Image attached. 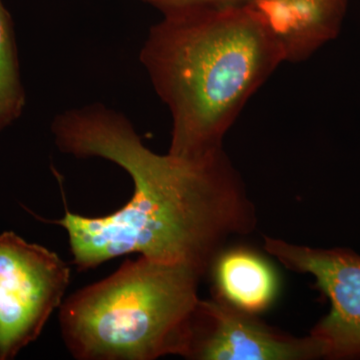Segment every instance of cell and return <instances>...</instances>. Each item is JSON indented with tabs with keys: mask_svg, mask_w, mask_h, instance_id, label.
Returning a JSON list of instances; mask_svg holds the SVG:
<instances>
[{
	"mask_svg": "<svg viewBox=\"0 0 360 360\" xmlns=\"http://www.w3.org/2000/svg\"><path fill=\"white\" fill-rule=\"evenodd\" d=\"M139 61L172 117L168 153L198 156L224 148L251 96L286 59L264 15L245 6L163 14Z\"/></svg>",
	"mask_w": 360,
	"mask_h": 360,
	"instance_id": "cell-2",
	"label": "cell"
},
{
	"mask_svg": "<svg viewBox=\"0 0 360 360\" xmlns=\"http://www.w3.org/2000/svg\"><path fill=\"white\" fill-rule=\"evenodd\" d=\"M347 0H257L255 8L271 26L286 63H300L335 34Z\"/></svg>",
	"mask_w": 360,
	"mask_h": 360,
	"instance_id": "cell-7",
	"label": "cell"
},
{
	"mask_svg": "<svg viewBox=\"0 0 360 360\" xmlns=\"http://www.w3.org/2000/svg\"><path fill=\"white\" fill-rule=\"evenodd\" d=\"M70 269L53 251L13 231L0 233V360L39 338L63 304Z\"/></svg>",
	"mask_w": 360,
	"mask_h": 360,
	"instance_id": "cell-4",
	"label": "cell"
},
{
	"mask_svg": "<svg viewBox=\"0 0 360 360\" xmlns=\"http://www.w3.org/2000/svg\"><path fill=\"white\" fill-rule=\"evenodd\" d=\"M202 274L186 264L141 257L71 295L59 321L79 360L188 357Z\"/></svg>",
	"mask_w": 360,
	"mask_h": 360,
	"instance_id": "cell-3",
	"label": "cell"
},
{
	"mask_svg": "<svg viewBox=\"0 0 360 360\" xmlns=\"http://www.w3.org/2000/svg\"><path fill=\"white\" fill-rule=\"evenodd\" d=\"M51 134L61 153L110 161L134 184L117 212L85 217L65 207V217L52 221L68 231L78 271L141 253L203 276L227 239L250 233L257 224L255 206L224 148L198 156L158 155L127 115L103 103L58 113Z\"/></svg>",
	"mask_w": 360,
	"mask_h": 360,
	"instance_id": "cell-1",
	"label": "cell"
},
{
	"mask_svg": "<svg viewBox=\"0 0 360 360\" xmlns=\"http://www.w3.org/2000/svg\"><path fill=\"white\" fill-rule=\"evenodd\" d=\"M264 248L286 269L311 274L330 302V312L312 330L324 359L360 356V257L265 238Z\"/></svg>",
	"mask_w": 360,
	"mask_h": 360,
	"instance_id": "cell-5",
	"label": "cell"
},
{
	"mask_svg": "<svg viewBox=\"0 0 360 360\" xmlns=\"http://www.w3.org/2000/svg\"><path fill=\"white\" fill-rule=\"evenodd\" d=\"M155 7L162 14L193 9H222L255 6L257 0H139Z\"/></svg>",
	"mask_w": 360,
	"mask_h": 360,
	"instance_id": "cell-10",
	"label": "cell"
},
{
	"mask_svg": "<svg viewBox=\"0 0 360 360\" xmlns=\"http://www.w3.org/2000/svg\"><path fill=\"white\" fill-rule=\"evenodd\" d=\"M215 295L243 311L255 314L271 304L277 292L274 270L252 251H221L212 265Z\"/></svg>",
	"mask_w": 360,
	"mask_h": 360,
	"instance_id": "cell-8",
	"label": "cell"
},
{
	"mask_svg": "<svg viewBox=\"0 0 360 360\" xmlns=\"http://www.w3.org/2000/svg\"><path fill=\"white\" fill-rule=\"evenodd\" d=\"M25 106L13 21L0 0V132L20 120Z\"/></svg>",
	"mask_w": 360,
	"mask_h": 360,
	"instance_id": "cell-9",
	"label": "cell"
},
{
	"mask_svg": "<svg viewBox=\"0 0 360 360\" xmlns=\"http://www.w3.org/2000/svg\"><path fill=\"white\" fill-rule=\"evenodd\" d=\"M314 335L293 338L265 326L220 298L200 300L188 359L200 360H309L322 359Z\"/></svg>",
	"mask_w": 360,
	"mask_h": 360,
	"instance_id": "cell-6",
	"label": "cell"
}]
</instances>
